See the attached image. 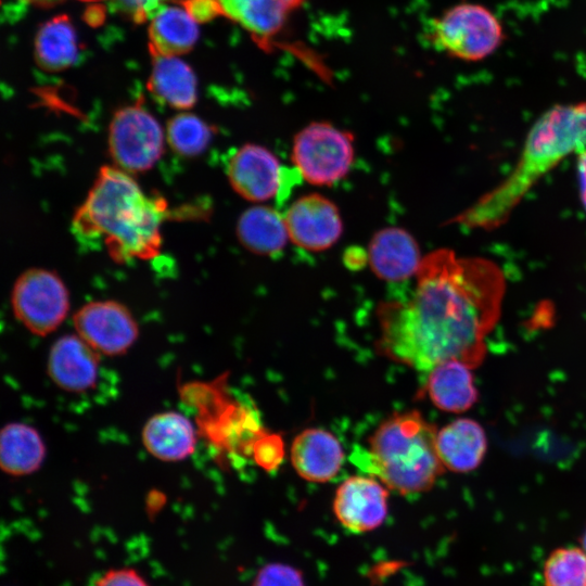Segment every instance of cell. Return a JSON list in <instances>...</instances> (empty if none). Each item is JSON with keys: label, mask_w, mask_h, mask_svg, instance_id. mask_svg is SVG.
Masks as SVG:
<instances>
[{"label": "cell", "mask_w": 586, "mask_h": 586, "mask_svg": "<svg viewBox=\"0 0 586 586\" xmlns=\"http://www.w3.org/2000/svg\"><path fill=\"white\" fill-rule=\"evenodd\" d=\"M416 279L408 300L378 306L377 351L418 371L448 360L477 368L501 314L506 279L500 267L440 249L422 258Z\"/></svg>", "instance_id": "1"}, {"label": "cell", "mask_w": 586, "mask_h": 586, "mask_svg": "<svg viewBox=\"0 0 586 586\" xmlns=\"http://www.w3.org/2000/svg\"><path fill=\"white\" fill-rule=\"evenodd\" d=\"M166 211L164 199L145 195L125 170L104 166L76 211L72 227L80 242L103 244L118 263L148 259L160 252Z\"/></svg>", "instance_id": "2"}, {"label": "cell", "mask_w": 586, "mask_h": 586, "mask_svg": "<svg viewBox=\"0 0 586 586\" xmlns=\"http://www.w3.org/2000/svg\"><path fill=\"white\" fill-rule=\"evenodd\" d=\"M585 149L586 101L548 109L527 132L511 173L453 221L483 230L501 226L539 179L562 160Z\"/></svg>", "instance_id": "3"}, {"label": "cell", "mask_w": 586, "mask_h": 586, "mask_svg": "<svg viewBox=\"0 0 586 586\" xmlns=\"http://www.w3.org/2000/svg\"><path fill=\"white\" fill-rule=\"evenodd\" d=\"M437 430L417 410L384 420L369 438V449L354 462L402 495L428 492L444 473L436 450Z\"/></svg>", "instance_id": "4"}, {"label": "cell", "mask_w": 586, "mask_h": 586, "mask_svg": "<svg viewBox=\"0 0 586 586\" xmlns=\"http://www.w3.org/2000/svg\"><path fill=\"white\" fill-rule=\"evenodd\" d=\"M429 37L436 49L466 62L492 55L504 42V26L487 7L460 2L432 20Z\"/></svg>", "instance_id": "5"}, {"label": "cell", "mask_w": 586, "mask_h": 586, "mask_svg": "<svg viewBox=\"0 0 586 586\" xmlns=\"http://www.w3.org/2000/svg\"><path fill=\"white\" fill-rule=\"evenodd\" d=\"M355 137L328 122H313L293 139L292 162L302 178L319 187L343 179L355 158Z\"/></svg>", "instance_id": "6"}, {"label": "cell", "mask_w": 586, "mask_h": 586, "mask_svg": "<svg viewBox=\"0 0 586 586\" xmlns=\"http://www.w3.org/2000/svg\"><path fill=\"white\" fill-rule=\"evenodd\" d=\"M11 303L17 320L31 333L47 335L65 319L69 300L61 278L47 269H29L15 281Z\"/></svg>", "instance_id": "7"}, {"label": "cell", "mask_w": 586, "mask_h": 586, "mask_svg": "<svg viewBox=\"0 0 586 586\" xmlns=\"http://www.w3.org/2000/svg\"><path fill=\"white\" fill-rule=\"evenodd\" d=\"M109 151L118 168L131 173L145 171L163 154L162 127L138 104L122 107L110 124Z\"/></svg>", "instance_id": "8"}, {"label": "cell", "mask_w": 586, "mask_h": 586, "mask_svg": "<svg viewBox=\"0 0 586 586\" xmlns=\"http://www.w3.org/2000/svg\"><path fill=\"white\" fill-rule=\"evenodd\" d=\"M77 335L100 355L125 354L138 339V324L126 306L97 301L80 307L73 317Z\"/></svg>", "instance_id": "9"}, {"label": "cell", "mask_w": 586, "mask_h": 586, "mask_svg": "<svg viewBox=\"0 0 586 586\" xmlns=\"http://www.w3.org/2000/svg\"><path fill=\"white\" fill-rule=\"evenodd\" d=\"M267 148L246 143L231 156L227 176L233 190L252 202H264L286 190L290 174Z\"/></svg>", "instance_id": "10"}, {"label": "cell", "mask_w": 586, "mask_h": 586, "mask_svg": "<svg viewBox=\"0 0 586 586\" xmlns=\"http://www.w3.org/2000/svg\"><path fill=\"white\" fill-rule=\"evenodd\" d=\"M289 239L309 252H321L333 246L343 233V221L337 206L319 193L298 198L284 214Z\"/></svg>", "instance_id": "11"}, {"label": "cell", "mask_w": 586, "mask_h": 586, "mask_svg": "<svg viewBox=\"0 0 586 586\" xmlns=\"http://www.w3.org/2000/svg\"><path fill=\"white\" fill-rule=\"evenodd\" d=\"M387 498L384 484L373 477L355 475L336 488L332 509L345 530L364 534L384 523L388 513Z\"/></svg>", "instance_id": "12"}, {"label": "cell", "mask_w": 586, "mask_h": 586, "mask_svg": "<svg viewBox=\"0 0 586 586\" xmlns=\"http://www.w3.org/2000/svg\"><path fill=\"white\" fill-rule=\"evenodd\" d=\"M100 354L80 336L67 334L56 340L48 356V373L60 388L81 393L92 388L99 373Z\"/></svg>", "instance_id": "13"}, {"label": "cell", "mask_w": 586, "mask_h": 586, "mask_svg": "<svg viewBox=\"0 0 586 586\" xmlns=\"http://www.w3.org/2000/svg\"><path fill=\"white\" fill-rule=\"evenodd\" d=\"M367 257L373 273L390 282L416 276L423 258L415 238L399 227L377 231L369 242Z\"/></svg>", "instance_id": "14"}, {"label": "cell", "mask_w": 586, "mask_h": 586, "mask_svg": "<svg viewBox=\"0 0 586 586\" xmlns=\"http://www.w3.org/2000/svg\"><path fill=\"white\" fill-rule=\"evenodd\" d=\"M224 16L240 24L262 48L286 26L304 0H218Z\"/></svg>", "instance_id": "15"}, {"label": "cell", "mask_w": 586, "mask_h": 586, "mask_svg": "<svg viewBox=\"0 0 586 586\" xmlns=\"http://www.w3.org/2000/svg\"><path fill=\"white\" fill-rule=\"evenodd\" d=\"M344 451L330 432L310 428L302 431L291 446V462L297 474L310 482H328L340 471Z\"/></svg>", "instance_id": "16"}, {"label": "cell", "mask_w": 586, "mask_h": 586, "mask_svg": "<svg viewBox=\"0 0 586 586\" xmlns=\"http://www.w3.org/2000/svg\"><path fill=\"white\" fill-rule=\"evenodd\" d=\"M436 450L445 469L458 473L471 472L486 455V433L475 420L456 419L437 431Z\"/></svg>", "instance_id": "17"}, {"label": "cell", "mask_w": 586, "mask_h": 586, "mask_svg": "<svg viewBox=\"0 0 586 586\" xmlns=\"http://www.w3.org/2000/svg\"><path fill=\"white\" fill-rule=\"evenodd\" d=\"M145 449L163 461H179L195 449L196 436L191 421L177 411H164L152 416L142 429Z\"/></svg>", "instance_id": "18"}, {"label": "cell", "mask_w": 586, "mask_h": 586, "mask_svg": "<svg viewBox=\"0 0 586 586\" xmlns=\"http://www.w3.org/2000/svg\"><path fill=\"white\" fill-rule=\"evenodd\" d=\"M472 368L458 360H448L429 371L425 390L435 407L460 413L470 409L479 398Z\"/></svg>", "instance_id": "19"}, {"label": "cell", "mask_w": 586, "mask_h": 586, "mask_svg": "<svg viewBox=\"0 0 586 586\" xmlns=\"http://www.w3.org/2000/svg\"><path fill=\"white\" fill-rule=\"evenodd\" d=\"M199 37L196 22L177 7H161L151 18L149 50L155 56H177L189 52Z\"/></svg>", "instance_id": "20"}, {"label": "cell", "mask_w": 586, "mask_h": 586, "mask_svg": "<svg viewBox=\"0 0 586 586\" xmlns=\"http://www.w3.org/2000/svg\"><path fill=\"white\" fill-rule=\"evenodd\" d=\"M237 237L250 252L272 256L283 251L289 239L284 217L268 206H253L237 222Z\"/></svg>", "instance_id": "21"}, {"label": "cell", "mask_w": 586, "mask_h": 586, "mask_svg": "<svg viewBox=\"0 0 586 586\" xmlns=\"http://www.w3.org/2000/svg\"><path fill=\"white\" fill-rule=\"evenodd\" d=\"M44 443L36 429L25 423H10L0 433L1 469L14 476L31 474L44 459Z\"/></svg>", "instance_id": "22"}, {"label": "cell", "mask_w": 586, "mask_h": 586, "mask_svg": "<svg viewBox=\"0 0 586 586\" xmlns=\"http://www.w3.org/2000/svg\"><path fill=\"white\" fill-rule=\"evenodd\" d=\"M148 89L158 101L175 109H190L196 101L195 76L176 56L154 58Z\"/></svg>", "instance_id": "23"}, {"label": "cell", "mask_w": 586, "mask_h": 586, "mask_svg": "<svg viewBox=\"0 0 586 586\" xmlns=\"http://www.w3.org/2000/svg\"><path fill=\"white\" fill-rule=\"evenodd\" d=\"M77 35L66 15H58L44 23L37 33L35 56L39 66L46 71H63L79 59Z\"/></svg>", "instance_id": "24"}, {"label": "cell", "mask_w": 586, "mask_h": 586, "mask_svg": "<svg viewBox=\"0 0 586 586\" xmlns=\"http://www.w3.org/2000/svg\"><path fill=\"white\" fill-rule=\"evenodd\" d=\"M543 586H586V551L579 546L555 548L542 570Z\"/></svg>", "instance_id": "25"}, {"label": "cell", "mask_w": 586, "mask_h": 586, "mask_svg": "<svg viewBox=\"0 0 586 586\" xmlns=\"http://www.w3.org/2000/svg\"><path fill=\"white\" fill-rule=\"evenodd\" d=\"M167 141L182 156H196L205 151L212 137V128L193 114L174 116L167 124Z\"/></svg>", "instance_id": "26"}, {"label": "cell", "mask_w": 586, "mask_h": 586, "mask_svg": "<svg viewBox=\"0 0 586 586\" xmlns=\"http://www.w3.org/2000/svg\"><path fill=\"white\" fill-rule=\"evenodd\" d=\"M251 586H306V582L303 571L297 566L276 561L260 566Z\"/></svg>", "instance_id": "27"}, {"label": "cell", "mask_w": 586, "mask_h": 586, "mask_svg": "<svg viewBox=\"0 0 586 586\" xmlns=\"http://www.w3.org/2000/svg\"><path fill=\"white\" fill-rule=\"evenodd\" d=\"M255 462L264 470H275L283 460L284 447L280 435L264 432L253 444L252 453Z\"/></svg>", "instance_id": "28"}, {"label": "cell", "mask_w": 586, "mask_h": 586, "mask_svg": "<svg viewBox=\"0 0 586 586\" xmlns=\"http://www.w3.org/2000/svg\"><path fill=\"white\" fill-rule=\"evenodd\" d=\"M93 586H150L149 582L133 568H112L101 574Z\"/></svg>", "instance_id": "29"}, {"label": "cell", "mask_w": 586, "mask_h": 586, "mask_svg": "<svg viewBox=\"0 0 586 586\" xmlns=\"http://www.w3.org/2000/svg\"><path fill=\"white\" fill-rule=\"evenodd\" d=\"M163 0H114V5L128 14L135 22L152 18L160 10Z\"/></svg>", "instance_id": "30"}, {"label": "cell", "mask_w": 586, "mask_h": 586, "mask_svg": "<svg viewBox=\"0 0 586 586\" xmlns=\"http://www.w3.org/2000/svg\"><path fill=\"white\" fill-rule=\"evenodd\" d=\"M181 4L195 22L204 23L217 16H224L218 0H183Z\"/></svg>", "instance_id": "31"}, {"label": "cell", "mask_w": 586, "mask_h": 586, "mask_svg": "<svg viewBox=\"0 0 586 586\" xmlns=\"http://www.w3.org/2000/svg\"><path fill=\"white\" fill-rule=\"evenodd\" d=\"M583 158L581 160V182H582V189H583V199L586 205V153L583 154Z\"/></svg>", "instance_id": "32"}, {"label": "cell", "mask_w": 586, "mask_h": 586, "mask_svg": "<svg viewBox=\"0 0 586 586\" xmlns=\"http://www.w3.org/2000/svg\"><path fill=\"white\" fill-rule=\"evenodd\" d=\"M26 2H30V3H34L36 5H40V7H50V5H53L58 2H60L61 0H24Z\"/></svg>", "instance_id": "33"}, {"label": "cell", "mask_w": 586, "mask_h": 586, "mask_svg": "<svg viewBox=\"0 0 586 586\" xmlns=\"http://www.w3.org/2000/svg\"><path fill=\"white\" fill-rule=\"evenodd\" d=\"M581 547L586 551V527L579 538Z\"/></svg>", "instance_id": "34"}, {"label": "cell", "mask_w": 586, "mask_h": 586, "mask_svg": "<svg viewBox=\"0 0 586 586\" xmlns=\"http://www.w3.org/2000/svg\"><path fill=\"white\" fill-rule=\"evenodd\" d=\"M81 1H98V0H81Z\"/></svg>", "instance_id": "35"}]
</instances>
